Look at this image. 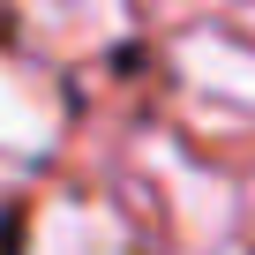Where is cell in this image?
Returning a JSON list of instances; mask_svg holds the SVG:
<instances>
[{"label":"cell","mask_w":255,"mask_h":255,"mask_svg":"<svg viewBox=\"0 0 255 255\" xmlns=\"http://www.w3.org/2000/svg\"><path fill=\"white\" fill-rule=\"evenodd\" d=\"M173 68H180V90L225 120H255V45L225 38V30H188L173 45Z\"/></svg>","instance_id":"6da1fadb"},{"label":"cell","mask_w":255,"mask_h":255,"mask_svg":"<svg viewBox=\"0 0 255 255\" xmlns=\"http://www.w3.org/2000/svg\"><path fill=\"white\" fill-rule=\"evenodd\" d=\"M15 23L53 60H98L128 38V0H15Z\"/></svg>","instance_id":"7a4b0ae2"},{"label":"cell","mask_w":255,"mask_h":255,"mask_svg":"<svg viewBox=\"0 0 255 255\" xmlns=\"http://www.w3.org/2000/svg\"><path fill=\"white\" fill-rule=\"evenodd\" d=\"M68 135V98L15 53H0V158H45Z\"/></svg>","instance_id":"3957f363"},{"label":"cell","mask_w":255,"mask_h":255,"mask_svg":"<svg viewBox=\"0 0 255 255\" xmlns=\"http://www.w3.org/2000/svg\"><path fill=\"white\" fill-rule=\"evenodd\" d=\"M23 255H135V240H128V225H120L105 203H90V195H60V203L38 210Z\"/></svg>","instance_id":"277c9868"}]
</instances>
